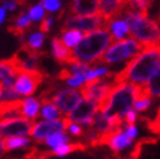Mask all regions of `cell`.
<instances>
[{"mask_svg": "<svg viewBox=\"0 0 160 159\" xmlns=\"http://www.w3.org/2000/svg\"><path fill=\"white\" fill-rule=\"evenodd\" d=\"M31 22H33V20H31L29 12L28 13L21 12V13H18L17 16H16V17L12 18L11 25L8 26V31L12 33L13 35L18 37L21 41H23L25 34L31 29Z\"/></svg>", "mask_w": 160, "mask_h": 159, "instance_id": "15", "label": "cell"}, {"mask_svg": "<svg viewBox=\"0 0 160 159\" xmlns=\"http://www.w3.org/2000/svg\"><path fill=\"white\" fill-rule=\"evenodd\" d=\"M151 106H152V97H150L148 94L142 91V94L135 99L133 108L139 114V112H145V111H147Z\"/></svg>", "mask_w": 160, "mask_h": 159, "instance_id": "30", "label": "cell"}, {"mask_svg": "<svg viewBox=\"0 0 160 159\" xmlns=\"http://www.w3.org/2000/svg\"><path fill=\"white\" fill-rule=\"evenodd\" d=\"M31 120L23 116H14L0 120V138L30 136Z\"/></svg>", "mask_w": 160, "mask_h": 159, "instance_id": "11", "label": "cell"}, {"mask_svg": "<svg viewBox=\"0 0 160 159\" xmlns=\"http://www.w3.org/2000/svg\"><path fill=\"white\" fill-rule=\"evenodd\" d=\"M3 151H5V145H4V140L0 138V154Z\"/></svg>", "mask_w": 160, "mask_h": 159, "instance_id": "40", "label": "cell"}, {"mask_svg": "<svg viewBox=\"0 0 160 159\" xmlns=\"http://www.w3.org/2000/svg\"><path fill=\"white\" fill-rule=\"evenodd\" d=\"M133 141L134 140L126 136V133L124 132V128H122V124H121L116 129L112 131L109 134H107L104 140H103V144L108 145L115 153H120V151H124L125 149H129L133 145Z\"/></svg>", "mask_w": 160, "mask_h": 159, "instance_id": "13", "label": "cell"}, {"mask_svg": "<svg viewBox=\"0 0 160 159\" xmlns=\"http://www.w3.org/2000/svg\"><path fill=\"white\" fill-rule=\"evenodd\" d=\"M99 106L89 98H81L78 105L67 115V119L72 123H77L85 128H90L94 121V116L98 112Z\"/></svg>", "mask_w": 160, "mask_h": 159, "instance_id": "8", "label": "cell"}, {"mask_svg": "<svg viewBox=\"0 0 160 159\" xmlns=\"http://www.w3.org/2000/svg\"><path fill=\"white\" fill-rule=\"evenodd\" d=\"M16 2H17V4L21 5V7H23V5L28 4V0H16Z\"/></svg>", "mask_w": 160, "mask_h": 159, "instance_id": "41", "label": "cell"}, {"mask_svg": "<svg viewBox=\"0 0 160 159\" xmlns=\"http://www.w3.org/2000/svg\"><path fill=\"white\" fill-rule=\"evenodd\" d=\"M51 49H52V55L55 60L64 65H69L74 61L72 51L69 50V47L64 44L61 41V38L59 37H53L51 39Z\"/></svg>", "mask_w": 160, "mask_h": 159, "instance_id": "16", "label": "cell"}, {"mask_svg": "<svg viewBox=\"0 0 160 159\" xmlns=\"http://www.w3.org/2000/svg\"><path fill=\"white\" fill-rule=\"evenodd\" d=\"M13 100H20V94L14 90L13 85L12 86H4L3 85V91L0 102H13Z\"/></svg>", "mask_w": 160, "mask_h": 159, "instance_id": "31", "label": "cell"}, {"mask_svg": "<svg viewBox=\"0 0 160 159\" xmlns=\"http://www.w3.org/2000/svg\"><path fill=\"white\" fill-rule=\"evenodd\" d=\"M42 4L44 7V9H47L48 12H56L61 8L60 0H43Z\"/></svg>", "mask_w": 160, "mask_h": 159, "instance_id": "34", "label": "cell"}, {"mask_svg": "<svg viewBox=\"0 0 160 159\" xmlns=\"http://www.w3.org/2000/svg\"><path fill=\"white\" fill-rule=\"evenodd\" d=\"M112 41L113 38L106 26L86 33L79 43L74 47V50L72 51L74 61L85 63V64L98 63Z\"/></svg>", "mask_w": 160, "mask_h": 159, "instance_id": "3", "label": "cell"}, {"mask_svg": "<svg viewBox=\"0 0 160 159\" xmlns=\"http://www.w3.org/2000/svg\"><path fill=\"white\" fill-rule=\"evenodd\" d=\"M160 67V44L143 47L138 55L128 61L122 70L115 74L117 81H128L138 86H145Z\"/></svg>", "mask_w": 160, "mask_h": 159, "instance_id": "2", "label": "cell"}, {"mask_svg": "<svg viewBox=\"0 0 160 159\" xmlns=\"http://www.w3.org/2000/svg\"><path fill=\"white\" fill-rule=\"evenodd\" d=\"M81 90H76V87H68V89H60L58 91H53L50 89L47 93L41 95V102H51L59 108L60 114L68 115L73 110L78 102L81 100Z\"/></svg>", "mask_w": 160, "mask_h": 159, "instance_id": "6", "label": "cell"}, {"mask_svg": "<svg viewBox=\"0 0 160 159\" xmlns=\"http://www.w3.org/2000/svg\"><path fill=\"white\" fill-rule=\"evenodd\" d=\"M106 28L109 30V33H111L112 38H113L115 41L124 39V38H126L128 35L130 34L129 25H128V22L121 17V16L107 21Z\"/></svg>", "mask_w": 160, "mask_h": 159, "instance_id": "18", "label": "cell"}, {"mask_svg": "<svg viewBox=\"0 0 160 159\" xmlns=\"http://www.w3.org/2000/svg\"><path fill=\"white\" fill-rule=\"evenodd\" d=\"M152 4L154 0H126V8L142 13H148Z\"/></svg>", "mask_w": 160, "mask_h": 159, "instance_id": "29", "label": "cell"}, {"mask_svg": "<svg viewBox=\"0 0 160 159\" xmlns=\"http://www.w3.org/2000/svg\"><path fill=\"white\" fill-rule=\"evenodd\" d=\"M115 84H116L115 77L112 80H109L108 77H104V78L94 80V81H86V84L81 86V94L85 98L94 100L100 107L102 103L106 100L108 94L111 93L112 87L115 86Z\"/></svg>", "mask_w": 160, "mask_h": 159, "instance_id": "7", "label": "cell"}, {"mask_svg": "<svg viewBox=\"0 0 160 159\" xmlns=\"http://www.w3.org/2000/svg\"><path fill=\"white\" fill-rule=\"evenodd\" d=\"M5 150H14V149H21L26 147L30 145V138L28 136H16V137H9L4 140Z\"/></svg>", "mask_w": 160, "mask_h": 159, "instance_id": "26", "label": "cell"}, {"mask_svg": "<svg viewBox=\"0 0 160 159\" xmlns=\"http://www.w3.org/2000/svg\"><path fill=\"white\" fill-rule=\"evenodd\" d=\"M142 49L143 46L133 37L120 39V41H116L108 46V49L103 54V56L98 63L112 65V64H118V63L129 61L135 55H138Z\"/></svg>", "mask_w": 160, "mask_h": 159, "instance_id": "5", "label": "cell"}, {"mask_svg": "<svg viewBox=\"0 0 160 159\" xmlns=\"http://www.w3.org/2000/svg\"><path fill=\"white\" fill-rule=\"evenodd\" d=\"M83 34L82 31H79L77 29H67L61 30V41L64 44L68 46L69 49H74V47L79 43V41L82 39Z\"/></svg>", "mask_w": 160, "mask_h": 159, "instance_id": "22", "label": "cell"}, {"mask_svg": "<svg viewBox=\"0 0 160 159\" xmlns=\"http://www.w3.org/2000/svg\"><path fill=\"white\" fill-rule=\"evenodd\" d=\"M85 149V145L81 144V142H76V144H61L59 146L53 147L52 150V154H55L56 156H64V155H68L70 153L76 151V150H83Z\"/></svg>", "mask_w": 160, "mask_h": 159, "instance_id": "24", "label": "cell"}, {"mask_svg": "<svg viewBox=\"0 0 160 159\" xmlns=\"http://www.w3.org/2000/svg\"><path fill=\"white\" fill-rule=\"evenodd\" d=\"M143 87V91L148 94L152 98H160V67L156 72L150 77V80L146 82Z\"/></svg>", "mask_w": 160, "mask_h": 159, "instance_id": "21", "label": "cell"}, {"mask_svg": "<svg viewBox=\"0 0 160 159\" xmlns=\"http://www.w3.org/2000/svg\"><path fill=\"white\" fill-rule=\"evenodd\" d=\"M29 14L33 21H42L46 17V12H44V7L42 3H38L33 7H30Z\"/></svg>", "mask_w": 160, "mask_h": 159, "instance_id": "32", "label": "cell"}, {"mask_svg": "<svg viewBox=\"0 0 160 159\" xmlns=\"http://www.w3.org/2000/svg\"><path fill=\"white\" fill-rule=\"evenodd\" d=\"M53 21H55V18L51 17V16L46 17V18L42 21L41 25H39V30L43 31V33H50L51 28H52V25H53Z\"/></svg>", "mask_w": 160, "mask_h": 159, "instance_id": "36", "label": "cell"}, {"mask_svg": "<svg viewBox=\"0 0 160 159\" xmlns=\"http://www.w3.org/2000/svg\"><path fill=\"white\" fill-rule=\"evenodd\" d=\"M121 17L128 22L130 35L143 46L160 44V22L148 17L147 13L125 8Z\"/></svg>", "mask_w": 160, "mask_h": 159, "instance_id": "4", "label": "cell"}, {"mask_svg": "<svg viewBox=\"0 0 160 159\" xmlns=\"http://www.w3.org/2000/svg\"><path fill=\"white\" fill-rule=\"evenodd\" d=\"M46 145L48 147H56L61 144H67V142H70V138L65 134V132H53L51 133L48 137L44 140Z\"/></svg>", "mask_w": 160, "mask_h": 159, "instance_id": "28", "label": "cell"}, {"mask_svg": "<svg viewBox=\"0 0 160 159\" xmlns=\"http://www.w3.org/2000/svg\"><path fill=\"white\" fill-rule=\"evenodd\" d=\"M159 22H160V20H159Z\"/></svg>", "mask_w": 160, "mask_h": 159, "instance_id": "43", "label": "cell"}, {"mask_svg": "<svg viewBox=\"0 0 160 159\" xmlns=\"http://www.w3.org/2000/svg\"><path fill=\"white\" fill-rule=\"evenodd\" d=\"M41 99H37L33 97H29L23 99L21 103V114L23 117L29 119V120H35L41 112Z\"/></svg>", "mask_w": 160, "mask_h": 159, "instance_id": "20", "label": "cell"}, {"mask_svg": "<svg viewBox=\"0 0 160 159\" xmlns=\"http://www.w3.org/2000/svg\"><path fill=\"white\" fill-rule=\"evenodd\" d=\"M44 39H46L44 33L39 30V31H35V33H31V34L29 35V38H28L23 43H25V44L29 47V49L41 52V49H42V46H43V43H44Z\"/></svg>", "mask_w": 160, "mask_h": 159, "instance_id": "25", "label": "cell"}, {"mask_svg": "<svg viewBox=\"0 0 160 159\" xmlns=\"http://www.w3.org/2000/svg\"><path fill=\"white\" fill-rule=\"evenodd\" d=\"M67 129L70 132V134H73L74 137H82L83 136V129H82V125H79L77 123H69L68 126H67Z\"/></svg>", "mask_w": 160, "mask_h": 159, "instance_id": "35", "label": "cell"}, {"mask_svg": "<svg viewBox=\"0 0 160 159\" xmlns=\"http://www.w3.org/2000/svg\"><path fill=\"white\" fill-rule=\"evenodd\" d=\"M113 76V73L109 70L108 67L106 65H99V67H94L89 68L86 72V81H94V80H99V78H104Z\"/></svg>", "mask_w": 160, "mask_h": 159, "instance_id": "23", "label": "cell"}, {"mask_svg": "<svg viewBox=\"0 0 160 159\" xmlns=\"http://www.w3.org/2000/svg\"><path fill=\"white\" fill-rule=\"evenodd\" d=\"M143 91V87L128 81H117L112 87L106 100L99 107L100 112L104 115L108 121L117 128L124 121V117Z\"/></svg>", "mask_w": 160, "mask_h": 159, "instance_id": "1", "label": "cell"}, {"mask_svg": "<svg viewBox=\"0 0 160 159\" xmlns=\"http://www.w3.org/2000/svg\"><path fill=\"white\" fill-rule=\"evenodd\" d=\"M70 121L65 117H59L56 120H46L39 121L34 125H31L30 137L34 138L37 142H42L53 132H65L67 126Z\"/></svg>", "mask_w": 160, "mask_h": 159, "instance_id": "12", "label": "cell"}, {"mask_svg": "<svg viewBox=\"0 0 160 159\" xmlns=\"http://www.w3.org/2000/svg\"><path fill=\"white\" fill-rule=\"evenodd\" d=\"M2 91H3V84L0 82V97H2Z\"/></svg>", "mask_w": 160, "mask_h": 159, "instance_id": "42", "label": "cell"}, {"mask_svg": "<svg viewBox=\"0 0 160 159\" xmlns=\"http://www.w3.org/2000/svg\"><path fill=\"white\" fill-rule=\"evenodd\" d=\"M4 18H5V9L4 8H0V25L3 23Z\"/></svg>", "mask_w": 160, "mask_h": 159, "instance_id": "39", "label": "cell"}, {"mask_svg": "<svg viewBox=\"0 0 160 159\" xmlns=\"http://www.w3.org/2000/svg\"><path fill=\"white\" fill-rule=\"evenodd\" d=\"M65 82L70 86V87H81L86 84V74L85 73H78V74H70Z\"/></svg>", "mask_w": 160, "mask_h": 159, "instance_id": "33", "label": "cell"}, {"mask_svg": "<svg viewBox=\"0 0 160 159\" xmlns=\"http://www.w3.org/2000/svg\"><path fill=\"white\" fill-rule=\"evenodd\" d=\"M137 120H138V112L134 108L128 111L125 117H124V121L126 124H135V123H137Z\"/></svg>", "mask_w": 160, "mask_h": 159, "instance_id": "37", "label": "cell"}, {"mask_svg": "<svg viewBox=\"0 0 160 159\" xmlns=\"http://www.w3.org/2000/svg\"><path fill=\"white\" fill-rule=\"evenodd\" d=\"M3 8L5 11H11V12H13L16 8H17V2H16V0H4L3 2Z\"/></svg>", "mask_w": 160, "mask_h": 159, "instance_id": "38", "label": "cell"}, {"mask_svg": "<svg viewBox=\"0 0 160 159\" xmlns=\"http://www.w3.org/2000/svg\"><path fill=\"white\" fill-rule=\"evenodd\" d=\"M18 73V68L13 59H5L0 61V82L4 86H12Z\"/></svg>", "mask_w": 160, "mask_h": 159, "instance_id": "19", "label": "cell"}, {"mask_svg": "<svg viewBox=\"0 0 160 159\" xmlns=\"http://www.w3.org/2000/svg\"><path fill=\"white\" fill-rule=\"evenodd\" d=\"M107 25V21L102 17L99 13L92 16H69L64 20L61 30L67 29H77L82 33H90L92 30H97L100 28H104Z\"/></svg>", "mask_w": 160, "mask_h": 159, "instance_id": "9", "label": "cell"}, {"mask_svg": "<svg viewBox=\"0 0 160 159\" xmlns=\"http://www.w3.org/2000/svg\"><path fill=\"white\" fill-rule=\"evenodd\" d=\"M42 107H41V115L42 117H44L46 120H56V119L61 117V114L59 108L56 107L53 103L51 102H43L42 103Z\"/></svg>", "mask_w": 160, "mask_h": 159, "instance_id": "27", "label": "cell"}, {"mask_svg": "<svg viewBox=\"0 0 160 159\" xmlns=\"http://www.w3.org/2000/svg\"><path fill=\"white\" fill-rule=\"evenodd\" d=\"M43 82V73L41 70H20L17 73L13 87L20 95L31 97Z\"/></svg>", "mask_w": 160, "mask_h": 159, "instance_id": "10", "label": "cell"}, {"mask_svg": "<svg viewBox=\"0 0 160 159\" xmlns=\"http://www.w3.org/2000/svg\"><path fill=\"white\" fill-rule=\"evenodd\" d=\"M69 12L74 16L97 14L99 12V0H72Z\"/></svg>", "mask_w": 160, "mask_h": 159, "instance_id": "17", "label": "cell"}, {"mask_svg": "<svg viewBox=\"0 0 160 159\" xmlns=\"http://www.w3.org/2000/svg\"><path fill=\"white\" fill-rule=\"evenodd\" d=\"M126 8V0H99V14L106 21L121 16Z\"/></svg>", "mask_w": 160, "mask_h": 159, "instance_id": "14", "label": "cell"}]
</instances>
